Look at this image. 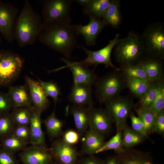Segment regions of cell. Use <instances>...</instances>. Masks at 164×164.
Here are the masks:
<instances>
[{"label": "cell", "mask_w": 164, "mask_h": 164, "mask_svg": "<svg viewBox=\"0 0 164 164\" xmlns=\"http://www.w3.org/2000/svg\"><path fill=\"white\" fill-rule=\"evenodd\" d=\"M122 145L125 149H129L142 142L145 138L126 125L123 129Z\"/></svg>", "instance_id": "f1b7e54d"}, {"label": "cell", "mask_w": 164, "mask_h": 164, "mask_svg": "<svg viewBox=\"0 0 164 164\" xmlns=\"http://www.w3.org/2000/svg\"><path fill=\"white\" fill-rule=\"evenodd\" d=\"M80 154L94 155L105 143V136L98 134L89 128L85 134Z\"/></svg>", "instance_id": "7402d4cb"}, {"label": "cell", "mask_w": 164, "mask_h": 164, "mask_svg": "<svg viewBox=\"0 0 164 164\" xmlns=\"http://www.w3.org/2000/svg\"><path fill=\"white\" fill-rule=\"evenodd\" d=\"M32 106L42 113L47 109L50 104L48 96L38 81L28 76L25 77Z\"/></svg>", "instance_id": "2e32d148"}, {"label": "cell", "mask_w": 164, "mask_h": 164, "mask_svg": "<svg viewBox=\"0 0 164 164\" xmlns=\"http://www.w3.org/2000/svg\"><path fill=\"white\" fill-rule=\"evenodd\" d=\"M149 108L156 114L164 109V87L161 90Z\"/></svg>", "instance_id": "f35d334b"}, {"label": "cell", "mask_w": 164, "mask_h": 164, "mask_svg": "<svg viewBox=\"0 0 164 164\" xmlns=\"http://www.w3.org/2000/svg\"><path fill=\"white\" fill-rule=\"evenodd\" d=\"M96 98L100 104L119 95L126 87V80L120 70H114L101 77L94 84Z\"/></svg>", "instance_id": "277c9868"}, {"label": "cell", "mask_w": 164, "mask_h": 164, "mask_svg": "<svg viewBox=\"0 0 164 164\" xmlns=\"http://www.w3.org/2000/svg\"><path fill=\"white\" fill-rule=\"evenodd\" d=\"M162 60L145 56L141 64L150 82L163 80V64Z\"/></svg>", "instance_id": "ffe728a7"}, {"label": "cell", "mask_w": 164, "mask_h": 164, "mask_svg": "<svg viewBox=\"0 0 164 164\" xmlns=\"http://www.w3.org/2000/svg\"><path fill=\"white\" fill-rule=\"evenodd\" d=\"M120 34L117 33L114 38L111 40L109 43L103 48L97 51H91L80 45V47L83 50L87 55L86 58L77 63L88 67L90 66H97L103 64L106 67H110L114 70H119V68L115 67L111 59V54L112 50L119 40Z\"/></svg>", "instance_id": "ba28073f"}, {"label": "cell", "mask_w": 164, "mask_h": 164, "mask_svg": "<svg viewBox=\"0 0 164 164\" xmlns=\"http://www.w3.org/2000/svg\"><path fill=\"white\" fill-rule=\"evenodd\" d=\"M48 164H60L52 160Z\"/></svg>", "instance_id": "7dc6e473"}, {"label": "cell", "mask_w": 164, "mask_h": 164, "mask_svg": "<svg viewBox=\"0 0 164 164\" xmlns=\"http://www.w3.org/2000/svg\"><path fill=\"white\" fill-rule=\"evenodd\" d=\"M164 87L163 80L152 82L150 87L145 95L139 99L135 110H142L149 108L161 90Z\"/></svg>", "instance_id": "cb8c5ba5"}, {"label": "cell", "mask_w": 164, "mask_h": 164, "mask_svg": "<svg viewBox=\"0 0 164 164\" xmlns=\"http://www.w3.org/2000/svg\"><path fill=\"white\" fill-rule=\"evenodd\" d=\"M44 29L41 17L33 9L28 0L15 23L13 35L19 46L23 47L35 43Z\"/></svg>", "instance_id": "7a4b0ae2"}, {"label": "cell", "mask_w": 164, "mask_h": 164, "mask_svg": "<svg viewBox=\"0 0 164 164\" xmlns=\"http://www.w3.org/2000/svg\"><path fill=\"white\" fill-rule=\"evenodd\" d=\"M31 109V117L29 125L30 138L29 143L31 145L46 147L45 136L42 128V112L32 106Z\"/></svg>", "instance_id": "e0dca14e"}, {"label": "cell", "mask_w": 164, "mask_h": 164, "mask_svg": "<svg viewBox=\"0 0 164 164\" xmlns=\"http://www.w3.org/2000/svg\"><path fill=\"white\" fill-rule=\"evenodd\" d=\"M138 117L144 125L148 134H150L156 121V113L149 108L142 110H135Z\"/></svg>", "instance_id": "836d02e7"}, {"label": "cell", "mask_w": 164, "mask_h": 164, "mask_svg": "<svg viewBox=\"0 0 164 164\" xmlns=\"http://www.w3.org/2000/svg\"><path fill=\"white\" fill-rule=\"evenodd\" d=\"M31 107L13 108L10 114L15 126H29L31 117Z\"/></svg>", "instance_id": "1f68e13d"}, {"label": "cell", "mask_w": 164, "mask_h": 164, "mask_svg": "<svg viewBox=\"0 0 164 164\" xmlns=\"http://www.w3.org/2000/svg\"><path fill=\"white\" fill-rule=\"evenodd\" d=\"M22 58L11 52L0 53V85L12 82L19 74L23 66Z\"/></svg>", "instance_id": "9c48e42d"}, {"label": "cell", "mask_w": 164, "mask_h": 164, "mask_svg": "<svg viewBox=\"0 0 164 164\" xmlns=\"http://www.w3.org/2000/svg\"><path fill=\"white\" fill-rule=\"evenodd\" d=\"M103 164H119V157L116 154L110 156L103 160Z\"/></svg>", "instance_id": "f6af8a7d"}, {"label": "cell", "mask_w": 164, "mask_h": 164, "mask_svg": "<svg viewBox=\"0 0 164 164\" xmlns=\"http://www.w3.org/2000/svg\"><path fill=\"white\" fill-rule=\"evenodd\" d=\"M120 6L119 0H111L109 6L102 18L108 26L115 29L119 28L122 21Z\"/></svg>", "instance_id": "d4e9b609"}, {"label": "cell", "mask_w": 164, "mask_h": 164, "mask_svg": "<svg viewBox=\"0 0 164 164\" xmlns=\"http://www.w3.org/2000/svg\"><path fill=\"white\" fill-rule=\"evenodd\" d=\"M123 131L116 132V134L104 144L96 152L100 153L109 150H114L117 154H121L125 152L122 145Z\"/></svg>", "instance_id": "d6a6232c"}, {"label": "cell", "mask_w": 164, "mask_h": 164, "mask_svg": "<svg viewBox=\"0 0 164 164\" xmlns=\"http://www.w3.org/2000/svg\"><path fill=\"white\" fill-rule=\"evenodd\" d=\"M61 60L66 64L65 66L56 70L50 71L49 72L58 71L68 68L72 73L74 84H85L92 87L97 78L94 73L88 67L80 65L75 61H72L66 58Z\"/></svg>", "instance_id": "7c38bea8"}, {"label": "cell", "mask_w": 164, "mask_h": 164, "mask_svg": "<svg viewBox=\"0 0 164 164\" xmlns=\"http://www.w3.org/2000/svg\"><path fill=\"white\" fill-rule=\"evenodd\" d=\"M53 160L60 164H78L79 154L75 147L64 142L62 139H56L49 149Z\"/></svg>", "instance_id": "30bf717a"}, {"label": "cell", "mask_w": 164, "mask_h": 164, "mask_svg": "<svg viewBox=\"0 0 164 164\" xmlns=\"http://www.w3.org/2000/svg\"><path fill=\"white\" fill-rule=\"evenodd\" d=\"M111 2V0H92L87 7L83 8L85 15L101 19L105 15Z\"/></svg>", "instance_id": "83f0119b"}, {"label": "cell", "mask_w": 164, "mask_h": 164, "mask_svg": "<svg viewBox=\"0 0 164 164\" xmlns=\"http://www.w3.org/2000/svg\"><path fill=\"white\" fill-rule=\"evenodd\" d=\"M145 56L164 58V26L155 22L149 24L141 35Z\"/></svg>", "instance_id": "5b68a950"}, {"label": "cell", "mask_w": 164, "mask_h": 164, "mask_svg": "<svg viewBox=\"0 0 164 164\" xmlns=\"http://www.w3.org/2000/svg\"><path fill=\"white\" fill-rule=\"evenodd\" d=\"M118 155L119 157V164H152V158L148 152L130 149Z\"/></svg>", "instance_id": "603a6c76"}, {"label": "cell", "mask_w": 164, "mask_h": 164, "mask_svg": "<svg viewBox=\"0 0 164 164\" xmlns=\"http://www.w3.org/2000/svg\"><path fill=\"white\" fill-rule=\"evenodd\" d=\"M1 148V145L0 142V149Z\"/></svg>", "instance_id": "c3c4849f"}, {"label": "cell", "mask_w": 164, "mask_h": 164, "mask_svg": "<svg viewBox=\"0 0 164 164\" xmlns=\"http://www.w3.org/2000/svg\"><path fill=\"white\" fill-rule=\"evenodd\" d=\"M68 99L73 105L78 106L93 105L92 87L83 84H73Z\"/></svg>", "instance_id": "ac0fdd59"}, {"label": "cell", "mask_w": 164, "mask_h": 164, "mask_svg": "<svg viewBox=\"0 0 164 164\" xmlns=\"http://www.w3.org/2000/svg\"><path fill=\"white\" fill-rule=\"evenodd\" d=\"M7 94L13 108L29 107L32 106L26 84L10 87Z\"/></svg>", "instance_id": "44dd1931"}, {"label": "cell", "mask_w": 164, "mask_h": 164, "mask_svg": "<svg viewBox=\"0 0 164 164\" xmlns=\"http://www.w3.org/2000/svg\"><path fill=\"white\" fill-rule=\"evenodd\" d=\"M19 139L29 142L30 138L29 126H15L12 134Z\"/></svg>", "instance_id": "74e56055"}, {"label": "cell", "mask_w": 164, "mask_h": 164, "mask_svg": "<svg viewBox=\"0 0 164 164\" xmlns=\"http://www.w3.org/2000/svg\"><path fill=\"white\" fill-rule=\"evenodd\" d=\"M92 0H73L79 5L85 8L88 6L92 2Z\"/></svg>", "instance_id": "bcb514c9"}, {"label": "cell", "mask_w": 164, "mask_h": 164, "mask_svg": "<svg viewBox=\"0 0 164 164\" xmlns=\"http://www.w3.org/2000/svg\"><path fill=\"white\" fill-rule=\"evenodd\" d=\"M114 49L115 60L120 66L139 64L145 56L141 35L134 32L120 39Z\"/></svg>", "instance_id": "3957f363"}, {"label": "cell", "mask_w": 164, "mask_h": 164, "mask_svg": "<svg viewBox=\"0 0 164 164\" xmlns=\"http://www.w3.org/2000/svg\"><path fill=\"white\" fill-rule=\"evenodd\" d=\"M62 139L66 143L71 145L77 143L80 138L77 131L69 129L63 133Z\"/></svg>", "instance_id": "b9f144b4"}, {"label": "cell", "mask_w": 164, "mask_h": 164, "mask_svg": "<svg viewBox=\"0 0 164 164\" xmlns=\"http://www.w3.org/2000/svg\"><path fill=\"white\" fill-rule=\"evenodd\" d=\"M103 160L94 155L83 158L79 160L78 164H103Z\"/></svg>", "instance_id": "ee69618b"}, {"label": "cell", "mask_w": 164, "mask_h": 164, "mask_svg": "<svg viewBox=\"0 0 164 164\" xmlns=\"http://www.w3.org/2000/svg\"><path fill=\"white\" fill-rule=\"evenodd\" d=\"M119 68L120 71L126 80L138 78L151 82L140 63L136 65H121Z\"/></svg>", "instance_id": "f546056e"}, {"label": "cell", "mask_w": 164, "mask_h": 164, "mask_svg": "<svg viewBox=\"0 0 164 164\" xmlns=\"http://www.w3.org/2000/svg\"><path fill=\"white\" fill-rule=\"evenodd\" d=\"M90 21L86 25H74L77 34L82 35L86 44L89 46L95 45L98 35L107 25L101 19L89 17Z\"/></svg>", "instance_id": "4fadbf2b"}, {"label": "cell", "mask_w": 164, "mask_h": 164, "mask_svg": "<svg viewBox=\"0 0 164 164\" xmlns=\"http://www.w3.org/2000/svg\"><path fill=\"white\" fill-rule=\"evenodd\" d=\"M18 13L17 8L0 3V32L10 42L14 39V26Z\"/></svg>", "instance_id": "5bb4252c"}, {"label": "cell", "mask_w": 164, "mask_h": 164, "mask_svg": "<svg viewBox=\"0 0 164 164\" xmlns=\"http://www.w3.org/2000/svg\"><path fill=\"white\" fill-rule=\"evenodd\" d=\"M37 78L47 96L52 98L56 104L61 94L60 89L58 84L52 80L45 82Z\"/></svg>", "instance_id": "e575fe53"}, {"label": "cell", "mask_w": 164, "mask_h": 164, "mask_svg": "<svg viewBox=\"0 0 164 164\" xmlns=\"http://www.w3.org/2000/svg\"><path fill=\"white\" fill-rule=\"evenodd\" d=\"M1 148L7 152L12 154L23 151L27 147L29 142L22 140L12 134L0 138Z\"/></svg>", "instance_id": "4316f807"}, {"label": "cell", "mask_w": 164, "mask_h": 164, "mask_svg": "<svg viewBox=\"0 0 164 164\" xmlns=\"http://www.w3.org/2000/svg\"><path fill=\"white\" fill-rule=\"evenodd\" d=\"M48 135L52 138H57L62 135L63 121L56 115L55 109L43 121Z\"/></svg>", "instance_id": "484cf974"}, {"label": "cell", "mask_w": 164, "mask_h": 164, "mask_svg": "<svg viewBox=\"0 0 164 164\" xmlns=\"http://www.w3.org/2000/svg\"><path fill=\"white\" fill-rule=\"evenodd\" d=\"M151 83L139 79L131 78L126 80V87L134 96L140 99L147 92Z\"/></svg>", "instance_id": "4dcf8cb0"}, {"label": "cell", "mask_w": 164, "mask_h": 164, "mask_svg": "<svg viewBox=\"0 0 164 164\" xmlns=\"http://www.w3.org/2000/svg\"><path fill=\"white\" fill-rule=\"evenodd\" d=\"M13 108L12 102L7 94L0 93V115L9 113Z\"/></svg>", "instance_id": "ab89813d"}, {"label": "cell", "mask_w": 164, "mask_h": 164, "mask_svg": "<svg viewBox=\"0 0 164 164\" xmlns=\"http://www.w3.org/2000/svg\"><path fill=\"white\" fill-rule=\"evenodd\" d=\"M156 133L162 135L164 134V109L157 114L155 123L150 134Z\"/></svg>", "instance_id": "60d3db41"}, {"label": "cell", "mask_w": 164, "mask_h": 164, "mask_svg": "<svg viewBox=\"0 0 164 164\" xmlns=\"http://www.w3.org/2000/svg\"><path fill=\"white\" fill-rule=\"evenodd\" d=\"M72 0H45L42 19L45 28L58 22H71L70 13Z\"/></svg>", "instance_id": "8992f818"}, {"label": "cell", "mask_w": 164, "mask_h": 164, "mask_svg": "<svg viewBox=\"0 0 164 164\" xmlns=\"http://www.w3.org/2000/svg\"><path fill=\"white\" fill-rule=\"evenodd\" d=\"M90 106V119L89 128L94 132L105 136L111 131L114 120L105 108H96Z\"/></svg>", "instance_id": "8fae6325"}, {"label": "cell", "mask_w": 164, "mask_h": 164, "mask_svg": "<svg viewBox=\"0 0 164 164\" xmlns=\"http://www.w3.org/2000/svg\"><path fill=\"white\" fill-rule=\"evenodd\" d=\"M19 156L25 164H48L53 160L49 149L39 145L27 147Z\"/></svg>", "instance_id": "9a60e30c"}, {"label": "cell", "mask_w": 164, "mask_h": 164, "mask_svg": "<svg viewBox=\"0 0 164 164\" xmlns=\"http://www.w3.org/2000/svg\"><path fill=\"white\" fill-rule=\"evenodd\" d=\"M129 117L131 121L132 129L145 138H149L148 134L146 128L140 119L136 117L133 112L131 113Z\"/></svg>", "instance_id": "8d00e7d4"}, {"label": "cell", "mask_w": 164, "mask_h": 164, "mask_svg": "<svg viewBox=\"0 0 164 164\" xmlns=\"http://www.w3.org/2000/svg\"><path fill=\"white\" fill-rule=\"evenodd\" d=\"M70 114L73 116L76 131L80 137L87 131L90 119V106H78L72 105L70 108Z\"/></svg>", "instance_id": "d6986e66"}, {"label": "cell", "mask_w": 164, "mask_h": 164, "mask_svg": "<svg viewBox=\"0 0 164 164\" xmlns=\"http://www.w3.org/2000/svg\"><path fill=\"white\" fill-rule=\"evenodd\" d=\"M71 22L56 23L44 28L39 37V41L65 57L71 58L77 43L78 36L74 25Z\"/></svg>", "instance_id": "6da1fadb"}, {"label": "cell", "mask_w": 164, "mask_h": 164, "mask_svg": "<svg viewBox=\"0 0 164 164\" xmlns=\"http://www.w3.org/2000/svg\"><path fill=\"white\" fill-rule=\"evenodd\" d=\"M0 164H19L14 154L7 152L0 149Z\"/></svg>", "instance_id": "7bdbcfd3"}, {"label": "cell", "mask_w": 164, "mask_h": 164, "mask_svg": "<svg viewBox=\"0 0 164 164\" xmlns=\"http://www.w3.org/2000/svg\"><path fill=\"white\" fill-rule=\"evenodd\" d=\"M105 109L115 124L116 132L122 131L128 118L135 108L132 99L128 97L119 95L104 104Z\"/></svg>", "instance_id": "52a82bcc"}, {"label": "cell", "mask_w": 164, "mask_h": 164, "mask_svg": "<svg viewBox=\"0 0 164 164\" xmlns=\"http://www.w3.org/2000/svg\"><path fill=\"white\" fill-rule=\"evenodd\" d=\"M15 126L10 113L0 115V138L12 134Z\"/></svg>", "instance_id": "d590c367"}]
</instances>
